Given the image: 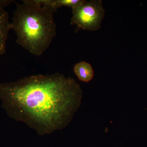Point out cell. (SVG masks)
<instances>
[{"instance_id": "obj_1", "label": "cell", "mask_w": 147, "mask_h": 147, "mask_svg": "<svg viewBox=\"0 0 147 147\" xmlns=\"http://www.w3.org/2000/svg\"><path fill=\"white\" fill-rule=\"evenodd\" d=\"M81 90L74 79L59 73L32 75L0 83L2 107L10 117L40 135L62 128Z\"/></svg>"}, {"instance_id": "obj_2", "label": "cell", "mask_w": 147, "mask_h": 147, "mask_svg": "<svg viewBox=\"0 0 147 147\" xmlns=\"http://www.w3.org/2000/svg\"><path fill=\"white\" fill-rule=\"evenodd\" d=\"M16 3L10 30L16 34V42L35 56L47 50L57 34L54 11L37 0H23Z\"/></svg>"}, {"instance_id": "obj_6", "label": "cell", "mask_w": 147, "mask_h": 147, "mask_svg": "<svg viewBox=\"0 0 147 147\" xmlns=\"http://www.w3.org/2000/svg\"><path fill=\"white\" fill-rule=\"evenodd\" d=\"M41 4L50 7L54 12L62 7H67L71 9L78 5L83 0H37Z\"/></svg>"}, {"instance_id": "obj_4", "label": "cell", "mask_w": 147, "mask_h": 147, "mask_svg": "<svg viewBox=\"0 0 147 147\" xmlns=\"http://www.w3.org/2000/svg\"><path fill=\"white\" fill-rule=\"evenodd\" d=\"M10 23L8 12L4 8H0V56L6 53Z\"/></svg>"}, {"instance_id": "obj_5", "label": "cell", "mask_w": 147, "mask_h": 147, "mask_svg": "<svg viewBox=\"0 0 147 147\" xmlns=\"http://www.w3.org/2000/svg\"><path fill=\"white\" fill-rule=\"evenodd\" d=\"M74 71L79 81L82 82H90L93 78L94 72L89 63L81 61L76 64L74 67Z\"/></svg>"}, {"instance_id": "obj_3", "label": "cell", "mask_w": 147, "mask_h": 147, "mask_svg": "<svg viewBox=\"0 0 147 147\" xmlns=\"http://www.w3.org/2000/svg\"><path fill=\"white\" fill-rule=\"evenodd\" d=\"M71 9L70 24L76 26V31L79 30L94 31L100 28L105 12L102 1L84 0Z\"/></svg>"}, {"instance_id": "obj_7", "label": "cell", "mask_w": 147, "mask_h": 147, "mask_svg": "<svg viewBox=\"0 0 147 147\" xmlns=\"http://www.w3.org/2000/svg\"><path fill=\"white\" fill-rule=\"evenodd\" d=\"M14 1L13 0H0V8H4Z\"/></svg>"}]
</instances>
